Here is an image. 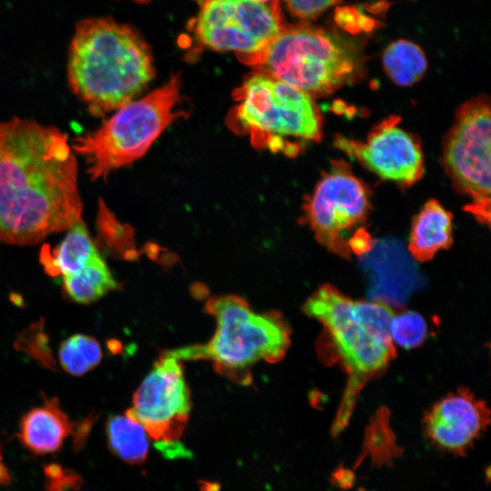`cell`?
<instances>
[{"label": "cell", "mask_w": 491, "mask_h": 491, "mask_svg": "<svg viewBox=\"0 0 491 491\" xmlns=\"http://www.w3.org/2000/svg\"><path fill=\"white\" fill-rule=\"evenodd\" d=\"M77 164L55 127L0 123V242L34 245L82 220Z\"/></svg>", "instance_id": "obj_1"}, {"label": "cell", "mask_w": 491, "mask_h": 491, "mask_svg": "<svg viewBox=\"0 0 491 491\" xmlns=\"http://www.w3.org/2000/svg\"><path fill=\"white\" fill-rule=\"evenodd\" d=\"M304 312L324 326L328 342L347 375V383L332 426L337 436L347 426L365 386L382 375L396 356L388 303L355 300L330 285L319 287Z\"/></svg>", "instance_id": "obj_2"}, {"label": "cell", "mask_w": 491, "mask_h": 491, "mask_svg": "<svg viewBox=\"0 0 491 491\" xmlns=\"http://www.w3.org/2000/svg\"><path fill=\"white\" fill-rule=\"evenodd\" d=\"M74 93L100 116L133 101L154 77L149 48L131 27L113 19L82 20L75 26L67 65Z\"/></svg>", "instance_id": "obj_3"}, {"label": "cell", "mask_w": 491, "mask_h": 491, "mask_svg": "<svg viewBox=\"0 0 491 491\" xmlns=\"http://www.w3.org/2000/svg\"><path fill=\"white\" fill-rule=\"evenodd\" d=\"M205 309L216 327L205 344L175 348L166 353L178 360L205 359L215 369L244 386L251 383V367L259 361L276 363L290 345V328L275 311L255 312L241 296L211 297Z\"/></svg>", "instance_id": "obj_4"}, {"label": "cell", "mask_w": 491, "mask_h": 491, "mask_svg": "<svg viewBox=\"0 0 491 491\" xmlns=\"http://www.w3.org/2000/svg\"><path fill=\"white\" fill-rule=\"evenodd\" d=\"M239 58L310 96L330 94L361 71L359 55L348 41L303 24L285 27L266 47Z\"/></svg>", "instance_id": "obj_5"}, {"label": "cell", "mask_w": 491, "mask_h": 491, "mask_svg": "<svg viewBox=\"0 0 491 491\" xmlns=\"http://www.w3.org/2000/svg\"><path fill=\"white\" fill-rule=\"evenodd\" d=\"M229 125L258 147L286 153L321 136L322 118L307 94L256 72L237 88Z\"/></svg>", "instance_id": "obj_6"}, {"label": "cell", "mask_w": 491, "mask_h": 491, "mask_svg": "<svg viewBox=\"0 0 491 491\" xmlns=\"http://www.w3.org/2000/svg\"><path fill=\"white\" fill-rule=\"evenodd\" d=\"M180 86L179 77H172L143 98L118 108L98 129L75 140L73 149L85 158L93 180L106 178L110 172L143 156L162 132L184 115L176 109Z\"/></svg>", "instance_id": "obj_7"}, {"label": "cell", "mask_w": 491, "mask_h": 491, "mask_svg": "<svg viewBox=\"0 0 491 491\" xmlns=\"http://www.w3.org/2000/svg\"><path fill=\"white\" fill-rule=\"evenodd\" d=\"M191 407L183 366L165 352L135 390L125 415L145 428L165 456L179 458L187 456L180 440Z\"/></svg>", "instance_id": "obj_8"}, {"label": "cell", "mask_w": 491, "mask_h": 491, "mask_svg": "<svg viewBox=\"0 0 491 491\" xmlns=\"http://www.w3.org/2000/svg\"><path fill=\"white\" fill-rule=\"evenodd\" d=\"M490 105L475 98L456 113L444 148L446 171L456 187L469 197L466 206L479 221L490 222Z\"/></svg>", "instance_id": "obj_9"}, {"label": "cell", "mask_w": 491, "mask_h": 491, "mask_svg": "<svg viewBox=\"0 0 491 491\" xmlns=\"http://www.w3.org/2000/svg\"><path fill=\"white\" fill-rule=\"evenodd\" d=\"M369 207L366 186L345 163L336 162L317 183L305 213L316 240L329 251L349 257L350 242L366 231Z\"/></svg>", "instance_id": "obj_10"}, {"label": "cell", "mask_w": 491, "mask_h": 491, "mask_svg": "<svg viewBox=\"0 0 491 491\" xmlns=\"http://www.w3.org/2000/svg\"><path fill=\"white\" fill-rule=\"evenodd\" d=\"M195 22L204 45L249 55L266 47L285 29L278 2L205 0Z\"/></svg>", "instance_id": "obj_11"}, {"label": "cell", "mask_w": 491, "mask_h": 491, "mask_svg": "<svg viewBox=\"0 0 491 491\" xmlns=\"http://www.w3.org/2000/svg\"><path fill=\"white\" fill-rule=\"evenodd\" d=\"M397 116L377 125L364 142L338 136L336 146L384 179L411 185L424 173L419 144L399 125Z\"/></svg>", "instance_id": "obj_12"}, {"label": "cell", "mask_w": 491, "mask_h": 491, "mask_svg": "<svg viewBox=\"0 0 491 491\" xmlns=\"http://www.w3.org/2000/svg\"><path fill=\"white\" fill-rule=\"evenodd\" d=\"M426 439L438 451L465 456L490 425V410L468 389L448 394L427 409L422 420Z\"/></svg>", "instance_id": "obj_13"}, {"label": "cell", "mask_w": 491, "mask_h": 491, "mask_svg": "<svg viewBox=\"0 0 491 491\" xmlns=\"http://www.w3.org/2000/svg\"><path fill=\"white\" fill-rule=\"evenodd\" d=\"M73 432V425L55 397L26 412L18 437L25 447L38 455L56 452Z\"/></svg>", "instance_id": "obj_14"}, {"label": "cell", "mask_w": 491, "mask_h": 491, "mask_svg": "<svg viewBox=\"0 0 491 491\" xmlns=\"http://www.w3.org/2000/svg\"><path fill=\"white\" fill-rule=\"evenodd\" d=\"M452 229V215L436 200L427 201L412 223L408 243L412 257L426 262L448 248L453 242Z\"/></svg>", "instance_id": "obj_15"}, {"label": "cell", "mask_w": 491, "mask_h": 491, "mask_svg": "<svg viewBox=\"0 0 491 491\" xmlns=\"http://www.w3.org/2000/svg\"><path fill=\"white\" fill-rule=\"evenodd\" d=\"M99 254L86 225L80 220L73 225L54 249L45 246L40 253V262L45 272L53 276H67L82 269Z\"/></svg>", "instance_id": "obj_16"}, {"label": "cell", "mask_w": 491, "mask_h": 491, "mask_svg": "<svg viewBox=\"0 0 491 491\" xmlns=\"http://www.w3.org/2000/svg\"><path fill=\"white\" fill-rule=\"evenodd\" d=\"M63 286L70 300L89 304L118 289L120 285L100 254H97L76 273L64 276Z\"/></svg>", "instance_id": "obj_17"}, {"label": "cell", "mask_w": 491, "mask_h": 491, "mask_svg": "<svg viewBox=\"0 0 491 491\" xmlns=\"http://www.w3.org/2000/svg\"><path fill=\"white\" fill-rule=\"evenodd\" d=\"M107 445L113 455L131 465L143 464L148 456L149 436L136 421L113 416L105 425Z\"/></svg>", "instance_id": "obj_18"}, {"label": "cell", "mask_w": 491, "mask_h": 491, "mask_svg": "<svg viewBox=\"0 0 491 491\" xmlns=\"http://www.w3.org/2000/svg\"><path fill=\"white\" fill-rule=\"evenodd\" d=\"M383 65L394 83L407 86L423 76L427 62L424 52L417 45L401 39L386 47L383 55Z\"/></svg>", "instance_id": "obj_19"}, {"label": "cell", "mask_w": 491, "mask_h": 491, "mask_svg": "<svg viewBox=\"0 0 491 491\" xmlns=\"http://www.w3.org/2000/svg\"><path fill=\"white\" fill-rule=\"evenodd\" d=\"M102 357L99 342L83 334H75L64 340L58 349V360L62 368L73 376L88 373L100 364Z\"/></svg>", "instance_id": "obj_20"}, {"label": "cell", "mask_w": 491, "mask_h": 491, "mask_svg": "<svg viewBox=\"0 0 491 491\" xmlns=\"http://www.w3.org/2000/svg\"><path fill=\"white\" fill-rule=\"evenodd\" d=\"M365 452L361 456H370L372 463L378 466L389 465L392 459L400 454V448L396 445L393 432L389 427V411L381 407L378 409L366 428Z\"/></svg>", "instance_id": "obj_21"}, {"label": "cell", "mask_w": 491, "mask_h": 491, "mask_svg": "<svg viewBox=\"0 0 491 491\" xmlns=\"http://www.w3.org/2000/svg\"><path fill=\"white\" fill-rule=\"evenodd\" d=\"M390 334L393 342L406 348H413L423 343L426 336L424 318L413 311L394 315Z\"/></svg>", "instance_id": "obj_22"}, {"label": "cell", "mask_w": 491, "mask_h": 491, "mask_svg": "<svg viewBox=\"0 0 491 491\" xmlns=\"http://www.w3.org/2000/svg\"><path fill=\"white\" fill-rule=\"evenodd\" d=\"M45 474L48 478L46 491H67L80 485V477L76 474L57 465L47 466Z\"/></svg>", "instance_id": "obj_23"}, {"label": "cell", "mask_w": 491, "mask_h": 491, "mask_svg": "<svg viewBox=\"0 0 491 491\" xmlns=\"http://www.w3.org/2000/svg\"><path fill=\"white\" fill-rule=\"evenodd\" d=\"M292 15L302 19H312L339 0H284Z\"/></svg>", "instance_id": "obj_24"}, {"label": "cell", "mask_w": 491, "mask_h": 491, "mask_svg": "<svg viewBox=\"0 0 491 491\" xmlns=\"http://www.w3.org/2000/svg\"><path fill=\"white\" fill-rule=\"evenodd\" d=\"M333 483L337 486L347 488L353 484V473L345 469H338L332 476Z\"/></svg>", "instance_id": "obj_25"}, {"label": "cell", "mask_w": 491, "mask_h": 491, "mask_svg": "<svg viewBox=\"0 0 491 491\" xmlns=\"http://www.w3.org/2000/svg\"><path fill=\"white\" fill-rule=\"evenodd\" d=\"M7 480H9V475L0 457V483H5Z\"/></svg>", "instance_id": "obj_26"}, {"label": "cell", "mask_w": 491, "mask_h": 491, "mask_svg": "<svg viewBox=\"0 0 491 491\" xmlns=\"http://www.w3.org/2000/svg\"><path fill=\"white\" fill-rule=\"evenodd\" d=\"M219 485L210 482H205L201 484V490L202 491H218Z\"/></svg>", "instance_id": "obj_27"}, {"label": "cell", "mask_w": 491, "mask_h": 491, "mask_svg": "<svg viewBox=\"0 0 491 491\" xmlns=\"http://www.w3.org/2000/svg\"><path fill=\"white\" fill-rule=\"evenodd\" d=\"M253 1L263 3V4H272V3L278 2L277 0H253Z\"/></svg>", "instance_id": "obj_28"}, {"label": "cell", "mask_w": 491, "mask_h": 491, "mask_svg": "<svg viewBox=\"0 0 491 491\" xmlns=\"http://www.w3.org/2000/svg\"><path fill=\"white\" fill-rule=\"evenodd\" d=\"M201 3L205 2V0H199Z\"/></svg>", "instance_id": "obj_29"}, {"label": "cell", "mask_w": 491, "mask_h": 491, "mask_svg": "<svg viewBox=\"0 0 491 491\" xmlns=\"http://www.w3.org/2000/svg\"><path fill=\"white\" fill-rule=\"evenodd\" d=\"M140 1H142V0H140Z\"/></svg>", "instance_id": "obj_30"}]
</instances>
